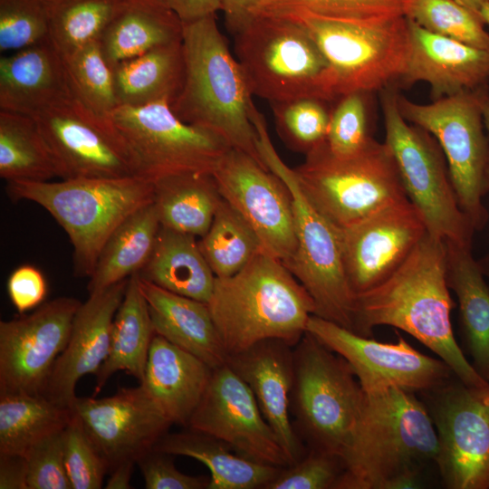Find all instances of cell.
I'll use <instances>...</instances> for the list:
<instances>
[{"label":"cell","instance_id":"cell-31","mask_svg":"<svg viewBox=\"0 0 489 489\" xmlns=\"http://www.w3.org/2000/svg\"><path fill=\"white\" fill-rule=\"evenodd\" d=\"M119 106L169 104L180 92L185 75L182 41L158 46L112 66Z\"/></svg>","mask_w":489,"mask_h":489},{"label":"cell","instance_id":"cell-21","mask_svg":"<svg viewBox=\"0 0 489 489\" xmlns=\"http://www.w3.org/2000/svg\"><path fill=\"white\" fill-rule=\"evenodd\" d=\"M86 433L108 464L137 462L168 432L161 414L141 384L120 388L110 397H76L72 405Z\"/></svg>","mask_w":489,"mask_h":489},{"label":"cell","instance_id":"cell-54","mask_svg":"<svg viewBox=\"0 0 489 489\" xmlns=\"http://www.w3.org/2000/svg\"><path fill=\"white\" fill-rule=\"evenodd\" d=\"M136 462L123 461L114 465L110 471V476L105 484L106 489H129L130 478Z\"/></svg>","mask_w":489,"mask_h":489},{"label":"cell","instance_id":"cell-42","mask_svg":"<svg viewBox=\"0 0 489 489\" xmlns=\"http://www.w3.org/2000/svg\"><path fill=\"white\" fill-rule=\"evenodd\" d=\"M330 103L316 97L272 103L279 135L292 149L309 153L326 140L332 109Z\"/></svg>","mask_w":489,"mask_h":489},{"label":"cell","instance_id":"cell-7","mask_svg":"<svg viewBox=\"0 0 489 489\" xmlns=\"http://www.w3.org/2000/svg\"><path fill=\"white\" fill-rule=\"evenodd\" d=\"M301 24L328 62L337 98L373 92L397 83L409 53L407 16L380 21H345L280 6H265Z\"/></svg>","mask_w":489,"mask_h":489},{"label":"cell","instance_id":"cell-40","mask_svg":"<svg viewBox=\"0 0 489 489\" xmlns=\"http://www.w3.org/2000/svg\"><path fill=\"white\" fill-rule=\"evenodd\" d=\"M62 59L74 95L94 112L110 117L119 103L112 68L99 41H92Z\"/></svg>","mask_w":489,"mask_h":489},{"label":"cell","instance_id":"cell-8","mask_svg":"<svg viewBox=\"0 0 489 489\" xmlns=\"http://www.w3.org/2000/svg\"><path fill=\"white\" fill-rule=\"evenodd\" d=\"M365 393L350 364L306 332L293 347L290 411L307 448L343 457Z\"/></svg>","mask_w":489,"mask_h":489},{"label":"cell","instance_id":"cell-26","mask_svg":"<svg viewBox=\"0 0 489 489\" xmlns=\"http://www.w3.org/2000/svg\"><path fill=\"white\" fill-rule=\"evenodd\" d=\"M72 93L63 59L50 39L0 59L1 110L32 116Z\"/></svg>","mask_w":489,"mask_h":489},{"label":"cell","instance_id":"cell-20","mask_svg":"<svg viewBox=\"0 0 489 489\" xmlns=\"http://www.w3.org/2000/svg\"><path fill=\"white\" fill-rule=\"evenodd\" d=\"M338 231L345 273L354 295L389 277L427 233L422 215L409 199Z\"/></svg>","mask_w":489,"mask_h":489},{"label":"cell","instance_id":"cell-36","mask_svg":"<svg viewBox=\"0 0 489 489\" xmlns=\"http://www.w3.org/2000/svg\"><path fill=\"white\" fill-rule=\"evenodd\" d=\"M73 416L41 394L0 395V455H24L47 436L62 431Z\"/></svg>","mask_w":489,"mask_h":489},{"label":"cell","instance_id":"cell-50","mask_svg":"<svg viewBox=\"0 0 489 489\" xmlns=\"http://www.w3.org/2000/svg\"><path fill=\"white\" fill-rule=\"evenodd\" d=\"M47 291L43 274L33 265L24 264L17 267L7 281L9 298L21 314L41 305Z\"/></svg>","mask_w":489,"mask_h":489},{"label":"cell","instance_id":"cell-30","mask_svg":"<svg viewBox=\"0 0 489 489\" xmlns=\"http://www.w3.org/2000/svg\"><path fill=\"white\" fill-rule=\"evenodd\" d=\"M138 273L168 292L206 303L216 281L197 237L161 225L153 252Z\"/></svg>","mask_w":489,"mask_h":489},{"label":"cell","instance_id":"cell-3","mask_svg":"<svg viewBox=\"0 0 489 489\" xmlns=\"http://www.w3.org/2000/svg\"><path fill=\"white\" fill-rule=\"evenodd\" d=\"M207 305L228 356L267 339L294 347L315 313L306 289L264 250L235 274L216 277Z\"/></svg>","mask_w":489,"mask_h":489},{"label":"cell","instance_id":"cell-51","mask_svg":"<svg viewBox=\"0 0 489 489\" xmlns=\"http://www.w3.org/2000/svg\"><path fill=\"white\" fill-rule=\"evenodd\" d=\"M225 24L233 34L255 15L269 0H221Z\"/></svg>","mask_w":489,"mask_h":489},{"label":"cell","instance_id":"cell-10","mask_svg":"<svg viewBox=\"0 0 489 489\" xmlns=\"http://www.w3.org/2000/svg\"><path fill=\"white\" fill-rule=\"evenodd\" d=\"M254 127L264 163L285 182L292 197L296 250L284 265L312 298L314 315L353 331L355 295L345 273L338 228L305 197L293 169L273 148L263 117L254 120Z\"/></svg>","mask_w":489,"mask_h":489},{"label":"cell","instance_id":"cell-17","mask_svg":"<svg viewBox=\"0 0 489 489\" xmlns=\"http://www.w3.org/2000/svg\"><path fill=\"white\" fill-rule=\"evenodd\" d=\"M221 197L257 235L263 250L286 264L296 250L292 197L275 173L231 148L212 174Z\"/></svg>","mask_w":489,"mask_h":489},{"label":"cell","instance_id":"cell-11","mask_svg":"<svg viewBox=\"0 0 489 489\" xmlns=\"http://www.w3.org/2000/svg\"><path fill=\"white\" fill-rule=\"evenodd\" d=\"M398 89L380 91L385 143L397 165L409 201L422 215L427 232L448 244L472 246L475 227L461 209L444 154L425 129L409 124L397 103Z\"/></svg>","mask_w":489,"mask_h":489},{"label":"cell","instance_id":"cell-25","mask_svg":"<svg viewBox=\"0 0 489 489\" xmlns=\"http://www.w3.org/2000/svg\"><path fill=\"white\" fill-rule=\"evenodd\" d=\"M212 370L195 355L155 333L139 384L172 425L187 427Z\"/></svg>","mask_w":489,"mask_h":489},{"label":"cell","instance_id":"cell-41","mask_svg":"<svg viewBox=\"0 0 489 489\" xmlns=\"http://www.w3.org/2000/svg\"><path fill=\"white\" fill-rule=\"evenodd\" d=\"M406 16L431 33L489 51L481 15L455 0H409Z\"/></svg>","mask_w":489,"mask_h":489},{"label":"cell","instance_id":"cell-44","mask_svg":"<svg viewBox=\"0 0 489 489\" xmlns=\"http://www.w3.org/2000/svg\"><path fill=\"white\" fill-rule=\"evenodd\" d=\"M51 0H0V51L49 39Z\"/></svg>","mask_w":489,"mask_h":489},{"label":"cell","instance_id":"cell-52","mask_svg":"<svg viewBox=\"0 0 489 489\" xmlns=\"http://www.w3.org/2000/svg\"><path fill=\"white\" fill-rule=\"evenodd\" d=\"M27 461L19 455H0V489H28Z\"/></svg>","mask_w":489,"mask_h":489},{"label":"cell","instance_id":"cell-18","mask_svg":"<svg viewBox=\"0 0 489 489\" xmlns=\"http://www.w3.org/2000/svg\"><path fill=\"white\" fill-rule=\"evenodd\" d=\"M82 302L62 296L0 321V395L41 394Z\"/></svg>","mask_w":489,"mask_h":489},{"label":"cell","instance_id":"cell-15","mask_svg":"<svg viewBox=\"0 0 489 489\" xmlns=\"http://www.w3.org/2000/svg\"><path fill=\"white\" fill-rule=\"evenodd\" d=\"M31 117L50 148L60 178L137 176L129 149L110 117L94 112L73 93Z\"/></svg>","mask_w":489,"mask_h":489},{"label":"cell","instance_id":"cell-23","mask_svg":"<svg viewBox=\"0 0 489 489\" xmlns=\"http://www.w3.org/2000/svg\"><path fill=\"white\" fill-rule=\"evenodd\" d=\"M226 364L253 392L282 447L295 463L307 452L290 415L293 383V347L277 340H261L227 357Z\"/></svg>","mask_w":489,"mask_h":489},{"label":"cell","instance_id":"cell-22","mask_svg":"<svg viewBox=\"0 0 489 489\" xmlns=\"http://www.w3.org/2000/svg\"><path fill=\"white\" fill-rule=\"evenodd\" d=\"M128 280L90 293L87 301L82 302L67 345L56 360L41 395L72 408L78 381L88 374L95 376L109 354L113 320Z\"/></svg>","mask_w":489,"mask_h":489},{"label":"cell","instance_id":"cell-29","mask_svg":"<svg viewBox=\"0 0 489 489\" xmlns=\"http://www.w3.org/2000/svg\"><path fill=\"white\" fill-rule=\"evenodd\" d=\"M153 448L205 465L210 472L208 489H265L282 469L244 456L220 439L189 428L166 433Z\"/></svg>","mask_w":489,"mask_h":489},{"label":"cell","instance_id":"cell-2","mask_svg":"<svg viewBox=\"0 0 489 489\" xmlns=\"http://www.w3.org/2000/svg\"><path fill=\"white\" fill-rule=\"evenodd\" d=\"M364 393L336 489H392L399 476L436 465L437 433L416 393L396 387Z\"/></svg>","mask_w":489,"mask_h":489},{"label":"cell","instance_id":"cell-32","mask_svg":"<svg viewBox=\"0 0 489 489\" xmlns=\"http://www.w3.org/2000/svg\"><path fill=\"white\" fill-rule=\"evenodd\" d=\"M154 335L148 302L137 273L129 278L123 300L115 314L110 351L95 375L92 397H96L118 371H124L141 382Z\"/></svg>","mask_w":489,"mask_h":489},{"label":"cell","instance_id":"cell-59","mask_svg":"<svg viewBox=\"0 0 489 489\" xmlns=\"http://www.w3.org/2000/svg\"><path fill=\"white\" fill-rule=\"evenodd\" d=\"M486 379L489 381V374L486 376Z\"/></svg>","mask_w":489,"mask_h":489},{"label":"cell","instance_id":"cell-48","mask_svg":"<svg viewBox=\"0 0 489 489\" xmlns=\"http://www.w3.org/2000/svg\"><path fill=\"white\" fill-rule=\"evenodd\" d=\"M63 430L43 439L25 455L28 489H72L64 465Z\"/></svg>","mask_w":489,"mask_h":489},{"label":"cell","instance_id":"cell-24","mask_svg":"<svg viewBox=\"0 0 489 489\" xmlns=\"http://www.w3.org/2000/svg\"><path fill=\"white\" fill-rule=\"evenodd\" d=\"M408 22L409 53L398 84L425 82L433 100L488 86V50L431 33L409 18Z\"/></svg>","mask_w":489,"mask_h":489},{"label":"cell","instance_id":"cell-55","mask_svg":"<svg viewBox=\"0 0 489 489\" xmlns=\"http://www.w3.org/2000/svg\"><path fill=\"white\" fill-rule=\"evenodd\" d=\"M466 8L480 14V11L487 5L489 0H455Z\"/></svg>","mask_w":489,"mask_h":489},{"label":"cell","instance_id":"cell-45","mask_svg":"<svg viewBox=\"0 0 489 489\" xmlns=\"http://www.w3.org/2000/svg\"><path fill=\"white\" fill-rule=\"evenodd\" d=\"M63 455L72 489L102 487L108 464L74 413L63 430Z\"/></svg>","mask_w":489,"mask_h":489},{"label":"cell","instance_id":"cell-34","mask_svg":"<svg viewBox=\"0 0 489 489\" xmlns=\"http://www.w3.org/2000/svg\"><path fill=\"white\" fill-rule=\"evenodd\" d=\"M160 228L153 202L128 216L110 235L89 278V294L139 273L149 261Z\"/></svg>","mask_w":489,"mask_h":489},{"label":"cell","instance_id":"cell-16","mask_svg":"<svg viewBox=\"0 0 489 489\" xmlns=\"http://www.w3.org/2000/svg\"><path fill=\"white\" fill-rule=\"evenodd\" d=\"M306 332L350 364L364 392L396 387L422 393L455 377L445 361L417 350L401 336L394 343L380 342L316 315Z\"/></svg>","mask_w":489,"mask_h":489},{"label":"cell","instance_id":"cell-1","mask_svg":"<svg viewBox=\"0 0 489 489\" xmlns=\"http://www.w3.org/2000/svg\"><path fill=\"white\" fill-rule=\"evenodd\" d=\"M449 289L446 243L427 232L389 277L355 295L353 332L369 337L380 325L402 330L436 353L463 383L486 386L489 381L454 336Z\"/></svg>","mask_w":489,"mask_h":489},{"label":"cell","instance_id":"cell-28","mask_svg":"<svg viewBox=\"0 0 489 489\" xmlns=\"http://www.w3.org/2000/svg\"><path fill=\"white\" fill-rule=\"evenodd\" d=\"M182 38L183 23L165 0H121L98 41L112 68Z\"/></svg>","mask_w":489,"mask_h":489},{"label":"cell","instance_id":"cell-49","mask_svg":"<svg viewBox=\"0 0 489 489\" xmlns=\"http://www.w3.org/2000/svg\"><path fill=\"white\" fill-rule=\"evenodd\" d=\"M173 455L154 448L141 455L137 462L147 489H208L210 478L188 475L174 465Z\"/></svg>","mask_w":489,"mask_h":489},{"label":"cell","instance_id":"cell-19","mask_svg":"<svg viewBox=\"0 0 489 489\" xmlns=\"http://www.w3.org/2000/svg\"><path fill=\"white\" fill-rule=\"evenodd\" d=\"M187 428L215 436L254 461L281 468L292 464L253 392L226 363L213 369Z\"/></svg>","mask_w":489,"mask_h":489},{"label":"cell","instance_id":"cell-39","mask_svg":"<svg viewBox=\"0 0 489 489\" xmlns=\"http://www.w3.org/2000/svg\"><path fill=\"white\" fill-rule=\"evenodd\" d=\"M121 0H51L49 39L65 58L100 39Z\"/></svg>","mask_w":489,"mask_h":489},{"label":"cell","instance_id":"cell-27","mask_svg":"<svg viewBox=\"0 0 489 489\" xmlns=\"http://www.w3.org/2000/svg\"><path fill=\"white\" fill-rule=\"evenodd\" d=\"M139 286L156 334L212 369L226 363L228 355L206 302L168 292L140 277Z\"/></svg>","mask_w":489,"mask_h":489},{"label":"cell","instance_id":"cell-57","mask_svg":"<svg viewBox=\"0 0 489 489\" xmlns=\"http://www.w3.org/2000/svg\"><path fill=\"white\" fill-rule=\"evenodd\" d=\"M480 15L484 23V24L489 25V5H485L481 11Z\"/></svg>","mask_w":489,"mask_h":489},{"label":"cell","instance_id":"cell-33","mask_svg":"<svg viewBox=\"0 0 489 489\" xmlns=\"http://www.w3.org/2000/svg\"><path fill=\"white\" fill-rule=\"evenodd\" d=\"M447 279L458 301L465 341L473 366L486 379L489 374V286L473 256L471 246L446 243Z\"/></svg>","mask_w":489,"mask_h":489},{"label":"cell","instance_id":"cell-13","mask_svg":"<svg viewBox=\"0 0 489 489\" xmlns=\"http://www.w3.org/2000/svg\"><path fill=\"white\" fill-rule=\"evenodd\" d=\"M136 175L155 182L187 173L213 174L231 149L216 133L182 121L168 101L119 106L110 115Z\"/></svg>","mask_w":489,"mask_h":489},{"label":"cell","instance_id":"cell-37","mask_svg":"<svg viewBox=\"0 0 489 489\" xmlns=\"http://www.w3.org/2000/svg\"><path fill=\"white\" fill-rule=\"evenodd\" d=\"M0 177L6 182L59 177L54 158L33 117L0 110Z\"/></svg>","mask_w":489,"mask_h":489},{"label":"cell","instance_id":"cell-12","mask_svg":"<svg viewBox=\"0 0 489 489\" xmlns=\"http://www.w3.org/2000/svg\"><path fill=\"white\" fill-rule=\"evenodd\" d=\"M488 86L433 100L414 102L398 94L403 118L427 131L438 143L459 206L475 229L486 223L482 200L489 190V139L484 134L482 99Z\"/></svg>","mask_w":489,"mask_h":489},{"label":"cell","instance_id":"cell-58","mask_svg":"<svg viewBox=\"0 0 489 489\" xmlns=\"http://www.w3.org/2000/svg\"><path fill=\"white\" fill-rule=\"evenodd\" d=\"M483 269L484 274L486 275L489 279V258H486L484 261L480 263Z\"/></svg>","mask_w":489,"mask_h":489},{"label":"cell","instance_id":"cell-5","mask_svg":"<svg viewBox=\"0 0 489 489\" xmlns=\"http://www.w3.org/2000/svg\"><path fill=\"white\" fill-rule=\"evenodd\" d=\"M13 201L43 207L64 229L73 248V272L90 278L112 232L128 216L154 199L153 182L133 176L61 181H9Z\"/></svg>","mask_w":489,"mask_h":489},{"label":"cell","instance_id":"cell-43","mask_svg":"<svg viewBox=\"0 0 489 489\" xmlns=\"http://www.w3.org/2000/svg\"><path fill=\"white\" fill-rule=\"evenodd\" d=\"M354 91L340 96L331 109L325 144L335 157L345 158L360 152L373 139L369 131L368 96Z\"/></svg>","mask_w":489,"mask_h":489},{"label":"cell","instance_id":"cell-9","mask_svg":"<svg viewBox=\"0 0 489 489\" xmlns=\"http://www.w3.org/2000/svg\"><path fill=\"white\" fill-rule=\"evenodd\" d=\"M293 172L308 200L338 229L408 199L390 150L374 139L345 158L333 156L324 141Z\"/></svg>","mask_w":489,"mask_h":489},{"label":"cell","instance_id":"cell-56","mask_svg":"<svg viewBox=\"0 0 489 489\" xmlns=\"http://www.w3.org/2000/svg\"><path fill=\"white\" fill-rule=\"evenodd\" d=\"M482 109H483V118L484 128L486 129L489 134V90H487L482 99ZM488 182H489V168H488Z\"/></svg>","mask_w":489,"mask_h":489},{"label":"cell","instance_id":"cell-35","mask_svg":"<svg viewBox=\"0 0 489 489\" xmlns=\"http://www.w3.org/2000/svg\"><path fill=\"white\" fill-rule=\"evenodd\" d=\"M153 185L161 226L196 237L206 235L222 200L212 174L173 175Z\"/></svg>","mask_w":489,"mask_h":489},{"label":"cell","instance_id":"cell-46","mask_svg":"<svg viewBox=\"0 0 489 489\" xmlns=\"http://www.w3.org/2000/svg\"><path fill=\"white\" fill-rule=\"evenodd\" d=\"M408 1L409 0H269L264 7H291L302 9L331 19L365 22L406 16Z\"/></svg>","mask_w":489,"mask_h":489},{"label":"cell","instance_id":"cell-53","mask_svg":"<svg viewBox=\"0 0 489 489\" xmlns=\"http://www.w3.org/2000/svg\"><path fill=\"white\" fill-rule=\"evenodd\" d=\"M182 23H190L222 11L221 0H165Z\"/></svg>","mask_w":489,"mask_h":489},{"label":"cell","instance_id":"cell-14","mask_svg":"<svg viewBox=\"0 0 489 489\" xmlns=\"http://www.w3.org/2000/svg\"><path fill=\"white\" fill-rule=\"evenodd\" d=\"M438 437L436 466L449 489H489V384L455 377L421 393Z\"/></svg>","mask_w":489,"mask_h":489},{"label":"cell","instance_id":"cell-38","mask_svg":"<svg viewBox=\"0 0 489 489\" xmlns=\"http://www.w3.org/2000/svg\"><path fill=\"white\" fill-rule=\"evenodd\" d=\"M198 244L216 278L235 274L263 250L251 225L223 198Z\"/></svg>","mask_w":489,"mask_h":489},{"label":"cell","instance_id":"cell-47","mask_svg":"<svg viewBox=\"0 0 489 489\" xmlns=\"http://www.w3.org/2000/svg\"><path fill=\"white\" fill-rule=\"evenodd\" d=\"M343 471L340 456L308 448L301 459L282 468L265 489H336Z\"/></svg>","mask_w":489,"mask_h":489},{"label":"cell","instance_id":"cell-4","mask_svg":"<svg viewBox=\"0 0 489 489\" xmlns=\"http://www.w3.org/2000/svg\"><path fill=\"white\" fill-rule=\"evenodd\" d=\"M185 75L170 104L184 122L210 130L264 163L252 121L254 106L244 72L220 32L216 14L183 24ZM267 168V167H266Z\"/></svg>","mask_w":489,"mask_h":489},{"label":"cell","instance_id":"cell-6","mask_svg":"<svg viewBox=\"0 0 489 489\" xmlns=\"http://www.w3.org/2000/svg\"><path fill=\"white\" fill-rule=\"evenodd\" d=\"M233 36L235 57L252 95L271 104L305 97L338 100L328 62L294 20L262 10Z\"/></svg>","mask_w":489,"mask_h":489}]
</instances>
